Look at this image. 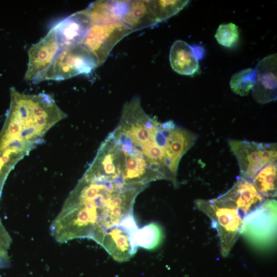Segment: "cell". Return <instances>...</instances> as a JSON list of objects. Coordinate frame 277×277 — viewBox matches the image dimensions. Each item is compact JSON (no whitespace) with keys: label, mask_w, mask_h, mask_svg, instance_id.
Here are the masks:
<instances>
[{"label":"cell","mask_w":277,"mask_h":277,"mask_svg":"<svg viewBox=\"0 0 277 277\" xmlns=\"http://www.w3.org/2000/svg\"><path fill=\"white\" fill-rule=\"evenodd\" d=\"M276 54L265 57L255 68L256 80L252 89L254 100L265 104L276 100Z\"/></svg>","instance_id":"9c48e42d"},{"label":"cell","mask_w":277,"mask_h":277,"mask_svg":"<svg viewBox=\"0 0 277 277\" xmlns=\"http://www.w3.org/2000/svg\"><path fill=\"white\" fill-rule=\"evenodd\" d=\"M98 66L95 56L81 45L60 49L46 72L44 81H62L81 74H89Z\"/></svg>","instance_id":"5b68a950"},{"label":"cell","mask_w":277,"mask_h":277,"mask_svg":"<svg viewBox=\"0 0 277 277\" xmlns=\"http://www.w3.org/2000/svg\"><path fill=\"white\" fill-rule=\"evenodd\" d=\"M194 54L199 61L202 59L205 55V49L203 47L198 45L192 46Z\"/></svg>","instance_id":"ffe728a7"},{"label":"cell","mask_w":277,"mask_h":277,"mask_svg":"<svg viewBox=\"0 0 277 277\" xmlns=\"http://www.w3.org/2000/svg\"><path fill=\"white\" fill-rule=\"evenodd\" d=\"M228 143L238 160L242 178L251 181L266 165L276 162V143L235 140H231Z\"/></svg>","instance_id":"8992f818"},{"label":"cell","mask_w":277,"mask_h":277,"mask_svg":"<svg viewBox=\"0 0 277 277\" xmlns=\"http://www.w3.org/2000/svg\"><path fill=\"white\" fill-rule=\"evenodd\" d=\"M60 50L52 28L46 36L28 50L29 61L24 79L38 83L44 81L46 72Z\"/></svg>","instance_id":"52a82bcc"},{"label":"cell","mask_w":277,"mask_h":277,"mask_svg":"<svg viewBox=\"0 0 277 277\" xmlns=\"http://www.w3.org/2000/svg\"><path fill=\"white\" fill-rule=\"evenodd\" d=\"M163 239L161 226L157 223L151 222L137 229L134 234V243L137 248L152 250L161 245Z\"/></svg>","instance_id":"9a60e30c"},{"label":"cell","mask_w":277,"mask_h":277,"mask_svg":"<svg viewBox=\"0 0 277 277\" xmlns=\"http://www.w3.org/2000/svg\"><path fill=\"white\" fill-rule=\"evenodd\" d=\"M146 187L127 181L120 162L106 172L93 162L52 221V236L60 243L87 238L100 245L109 230L133 214L135 198Z\"/></svg>","instance_id":"6da1fadb"},{"label":"cell","mask_w":277,"mask_h":277,"mask_svg":"<svg viewBox=\"0 0 277 277\" xmlns=\"http://www.w3.org/2000/svg\"><path fill=\"white\" fill-rule=\"evenodd\" d=\"M123 21L132 32L157 23L150 11L146 1H129Z\"/></svg>","instance_id":"4fadbf2b"},{"label":"cell","mask_w":277,"mask_h":277,"mask_svg":"<svg viewBox=\"0 0 277 277\" xmlns=\"http://www.w3.org/2000/svg\"><path fill=\"white\" fill-rule=\"evenodd\" d=\"M0 277H1V276H0Z\"/></svg>","instance_id":"44dd1931"},{"label":"cell","mask_w":277,"mask_h":277,"mask_svg":"<svg viewBox=\"0 0 277 277\" xmlns=\"http://www.w3.org/2000/svg\"><path fill=\"white\" fill-rule=\"evenodd\" d=\"M223 194L235 203L243 218L266 200L250 181L241 177Z\"/></svg>","instance_id":"8fae6325"},{"label":"cell","mask_w":277,"mask_h":277,"mask_svg":"<svg viewBox=\"0 0 277 277\" xmlns=\"http://www.w3.org/2000/svg\"><path fill=\"white\" fill-rule=\"evenodd\" d=\"M169 61L173 70L181 75H193L199 69L192 46L182 40H176L173 43Z\"/></svg>","instance_id":"7c38bea8"},{"label":"cell","mask_w":277,"mask_h":277,"mask_svg":"<svg viewBox=\"0 0 277 277\" xmlns=\"http://www.w3.org/2000/svg\"><path fill=\"white\" fill-rule=\"evenodd\" d=\"M256 80L254 69L248 68L234 73L230 80V86L235 94L241 96L247 95L252 89Z\"/></svg>","instance_id":"e0dca14e"},{"label":"cell","mask_w":277,"mask_h":277,"mask_svg":"<svg viewBox=\"0 0 277 277\" xmlns=\"http://www.w3.org/2000/svg\"><path fill=\"white\" fill-rule=\"evenodd\" d=\"M276 162L270 163L264 166L252 180V184L265 199H271L276 196Z\"/></svg>","instance_id":"5bb4252c"},{"label":"cell","mask_w":277,"mask_h":277,"mask_svg":"<svg viewBox=\"0 0 277 277\" xmlns=\"http://www.w3.org/2000/svg\"><path fill=\"white\" fill-rule=\"evenodd\" d=\"M87 8L90 24L81 45L95 56L100 66L106 60L113 47L132 31L112 16L105 2L95 1Z\"/></svg>","instance_id":"7a4b0ae2"},{"label":"cell","mask_w":277,"mask_h":277,"mask_svg":"<svg viewBox=\"0 0 277 277\" xmlns=\"http://www.w3.org/2000/svg\"><path fill=\"white\" fill-rule=\"evenodd\" d=\"M276 206L275 199H266L243 218L241 234L256 249L267 250L276 241Z\"/></svg>","instance_id":"277c9868"},{"label":"cell","mask_w":277,"mask_h":277,"mask_svg":"<svg viewBox=\"0 0 277 277\" xmlns=\"http://www.w3.org/2000/svg\"><path fill=\"white\" fill-rule=\"evenodd\" d=\"M11 243L10 235L0 220V260L9 263L8 251Z\"/></svg>","instance_id":"d6986e66"},{"label":"cell","mask_w":277,"mask_h":277,"mask_svg":"<svg viewBox=\"0 0 277 277\" xmlns=\"http://www.w3.org/2000/svg\"><path fill=\"white\" fill-rule=\"evenodd\" d=\"M90 24L87 8L75 12L63 19L53 28L60 49H69L82 43Z\"/></svg>","instance_id":"ba28073f"},{"label":"cell","mask_w":277,"mask_h":277,"mask_svg":"<svg viewBox=\"0 0 277 277\" xmlns=\"http://www.w3.org/2000/svg\"><path fill=\"white\" fill-rule=\"evenodd\" d=\"M214 36L219 44L225 47L231 48L239 39L238 26L232 23L221 24Z\"/></svg>","instance_id":"ac0fdd59"},{"label":"cell","mask_w":277,"mask_h":277,"mask_svg":"<svg viewBox=\"0 0 277 277\" xmlns=\"http://www.w3.org/2000/svg\"><path fill=\"white\" fill-rule=\"evenodd\" d=\"M148 8L156 22L160 23L179 13L189 1H146Z\"/></svg>","instance_id":"2e32d148"},{"label":"cell","mask_w":277,"mask_h":277,"mask_svg":"<svg viewBox=\"0 0 277 277\" xmlns=\"http://www.w3.org/2000/svg\"><path fill=\"white\" fill-rule=\"evenodd\" d=\"M194 203L197 209L211 220L220 239L221 254L228 256L243 226V217L235 203L224 194L210 200L197 199Z\"/></svg>","instance_id":"3957f363"},{"label":"cell","mask_w":277,"mask_h":277,"mask_svg":"<svg viewBox=\"0 0 277 277\" xmlns=\"http://www.w3.org/2000/svg\"><path fill=\"white\" fill-rule=\"evenodd\" d=\"M134 234L122 226L115 227L104 236L100 245L118 262L129 261L137 248L134 243Z\"/></svg>","instance_id":"30bf717a"}]
</instances>
